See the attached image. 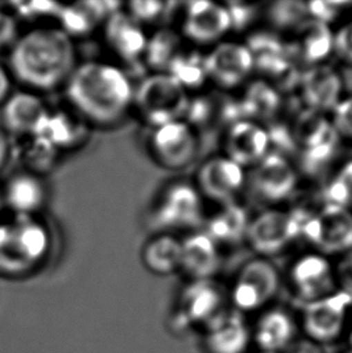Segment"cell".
I'll return each mask as SVG.
<instances>
[{
    "instance_id": "cell-1",
    "label": "cell",
    "mask_w": 352,
    "mask_h": 353,
    "mask_svg": "<svg viewBox=\"0 0 352 353\" xmlns=\"http://www.w3.org/2000/svg\"><path fill=\"white\" fill-rule=\"evenodd\" d=\"M77 68L70 37L57 28H38L17 39L10 53V69L24 85L48 91L66 83Z\"/></svg>"
},
{
    "instance_id": "cell-2",
    "label": "cell",
    "mask_w": 352,
    "mask_h": 353,
    "mask_svg": "<svg viewBox=\"0 0 352 353\" xmlns=\"http://www.w3.org/2000/svg\"><path fill=\"white\" fill-rule=\"evenodd\" d=\"M66 86L68 99L79 114L95 123H115L133 105L134 88L129 77L108 63L77 65Z\"/></svg>"
},
{
    "instance_id": "cell-3",
    "label": "cell",
    "mask_w": 352,
    "mask_h": 353,
    "mask_svg": "<svg viewBox=\"0 0 352 353\" xmlns=\"http://www.w3.org/2000/svg\"><path fill=\"white\" fill-rule=\"evenodd\" d=\"M48 248V230L33 216H17L11 223H0V272L27 274L43 262Z\"/></svg>"
},
{
    "instance_id": "cell-4",
    "label": "cell",
    "mask_w": 352,
    "mask_h": 353,
    "mask_svg": "<svg viewBox=\"0 0 352 353\" xmlns=\"http://www.w3.org/2000/svg\"><path fill=\"white\" fill-rule=\"evenodd\" d=\"M190 98L167 72H153L134 90L133 105L153 128L185 117Z\"/></svg>"
},
{
    "instance_id": "cell-5",
    "label": "cell",
    "mask_w": 352,
    "mask_h": 353,
    "mask_svg": "<svg viewBox=\"0 0 352 353\" xmlns=\"http://www.w3.org/2000/svg\"><path fill=\"white\" fill-rule=\"evenodd\" d=\"M280 288V276L275 267L264 259L246 263L234 281L229 301L243 314L266 309Z\"/></svg>"
},
{
    "instance_id": "cell-6",
    "label": "cell",
    "mask_w": 352,
    "mask_h": 353,
    "mask_svg": "<svg viewBox=\"0 0 352 353\" xmlns=\"http://www.w3.org/2000/svg\"><path fill=\"white\" fill-rule=\"evenodd\" d=\"M351 303V298L340 291L306 303L300 316L305 338L321 346L338 340L346 328Z\"/></svg>"
},
{
    "instance_id": "cell-7",
    "label": "cell",
    "mask_w": 352,
    "mask_h": 353,
    "mask_svg": "<svg viewBox=\"0 0 352 353\" xmlns=\"http://www.w3.org/2000/svg\"><path fill=\"white\" fill-rule=\"evenodd\" d=\"M198 192L187 182L172 183L161 193L153 211V225L163 232L195 228L203 220Z\"/></svg>"
},
{
    "instance_id": "cell-8",
    "label": "cell",
    "mask_w": 352,
    "mask_h": 353,
    "mask_svg": "<svg viewBox=\"0 0 352 353\" xmlns=\"http://www.w3.org/2000/svg\"><path fill=\"white\" fill-rule=\"evenodd\" d=\"M198 148L195 129L184 119L153 128L150 137L153 158L162 167L172 170L187 167L197 156Z\"/></svg>"
},
{
    "instance_id": "cell-9",
    "label": "cell",
    "mask_w": 352,
    "mask_h": 353,
    "mask_svg": "<svg viewBox=\"0 0 352 353\" xmlns=\"http://www.w3.org/2000/svg\"><path fill=\"white\" fill-rule=\"evenodd\" d=\"M300 232L324 252L352 248V215L344 206L329 203L319 215H303Z\"/></svg>"
},
{
    "instance_id": "cell-10",
    "label": "cell",
    "mask_w": 352,
    "mask_h": 353,
    "mask_svg": "<svg viewBox=\"0 0 352 353\" xmlns=\"http://www.w3.org/2000/svg\"><path fill=\"white\" fill-rule=\"evenodd\" d=\"M227 296L217 282L197 280L186 287L181 296V317L187 323L205 327L227 314Z\"/></svg>"
},
{
    "instance_id": "cell-11",
    "label": "cell",
    "mask_w": 352,
    "mask_h": 353,
    "mask_svg": "<svg viewBox=\"0 0 352 353\" xmlns=\"http://www.w3.org/2000/svg\"><path fill=\"white\" fill-rule=\"evenodd\" d=\"M302 219L303 214L290 215L281 211H268L248 225L246 234L257 252L275 254L300 234Z\"/></svg>"
},
{
    "instance_id": "cell-12",
    "label": "cell",
    "mask_w": 352,
    "mask_h": 353,
    "mask_svg": "<svg viewBox=\"0 0 352 353\" xmlns=\"http://www.w3.org/2000/svg\"><path fill=\"white\" fill-rule=\"evenodd\" d=\"M248 50L258 70L275 79L281 85L291 86L297 81L293 58L298 48L286 46L274 35L261 33L250 38Z\"/></svg>"
},
{
    "instance_id": "cell-13",
    "label": "cell",
    "mask_w": 352,
    "mask_h": 353,
    "mask_svg": "<svg viewBox=\"0 0 352 353\" xmlns=\"http://www.w3.org/2000/svg\"><path fill=\"white\" fill-rule=\"evenodd\" d=\"M291 282L295 294L305 304L338 291L333 269L324 257L314 254L295 263L291 270Z\"/></svg>"
},
{
    "instance_id": "cell-14",
    "label": "cell",
    "mask_w": 352,
    "mask_h": 353,
    "mask_svg": "<svg viewBox=\"0 0 352 353\" xmlns=\"http://www.w3.org/2000/svg\"><path fill=\"white\" fill-rule=\"evenodd\" d=\"M104 23L105 40L117 57L130 64L143 59L148 38L141 24L122 10L110 14Z\"/></svg>"
},
{
    "instance_id": "cell-15",
    "label": "cell",
    "mask_w": 352,
    "mask_h": 353,
    "mask_svg": "<svg viewBox=\"0 0 352 353\" xmlns=\"http://www.w3.org/2000/svg\"><path fill=\"white\" fill-rule=\"evenodd\" d=\"M182 27L187 38L205 43L222 37L232 26L226 8L199 0L187 5Z\"/></svg>"
},
{
    "instance_id": "cell-16",
    "label": "cell",
    "mask_w": 352,
    "mask_h": 353,
    "mask_svg": "<svg viewBox=\"0 0 352 353\" xmlns=\"http://www.w3.org/2000/svg\"><path fill=\"white\" fill-rule=\"evenodd\" d=\"M297 325L289 311L271 307L263 311L251 328L253 343L260 351L282 353L295 340Z\"/></svg>"
},
{
    "instance_id": "cell-17",
    "label": "cell",
    "mask_w": 352,
    "mask_h": 353,
    "mask_svg": "<svg viewBox=\"0 0 352 353\" xmlns=\"http://www.w3.org/2000/svg\"><path fill=\"white\" fill-rule=\"evenodd\" d=\"M253 67V56L248 48L237 43H222L205 57L208 77L222 86L238 85Z\"/></svg>"
},
{
    "instance_id": "cell-18",
    "label": "cell",
    "mask_w": 352,
    "mask_h": 353,
    "mask_svg": "<svg viewBox=\"0 0 352 353\" xmlns=\"http://www.w3.org/2000/svg\"><path fill=\"white\" fill-rule=\"evenodd\" d=\"M297 182L295 172L281 154L263 158L253 175V191L264 201H276L290 196Z\"/></svg>"
},
{
    "instance_id": "cell-19",
    "label": "cell",
    "mask_w": 352,
    "mask_h": 353,
    "mask_svg": "<svg viewBox=\"0 0 352 353\" xmlns=\"http://www.w3.org/2000/svg\"><path fill=\"white\" fill-rule=\"evenodd\" d=\"M121 3L95 0L63 4L58 21L68 37L80 38L92 33L100 23L106 21L110 14L121 10Z\"/></svg>"
},
{
    "instance_id": "cell-20",
    "label": "cell",
    "mask_w": 352,
    "mask_h": 353,
    "mask_svg": "<svg viewBox=\"0 0 352 353\" xmlns=\"http://www.w3.org/2000/svg\"><path fill=\"white\" fill-rule=\"evenodd\" d=\"M181 269L192 279L211 280L219 272L221 258L216 243L206 233H195L181 241Z\"/></svg>"
},
{
    "instance_id": "cell-21",
    "label": "cell",
    "mask_w": 352,
    "mask_h": 353,
    "mask_svg": "<svg viewBox=\"0 0 352 353\" xmlns=\"http://www.w3.org/2000/svg\"><path fill=\"white\" fill-rule=\"evenodd\" d=\"M48 114V108L39 97L28 92H17L4 101V129L33 137Z\"/></svg>"
},
{
    "instance_id": "cell-22",
    "label": "cell",
    "mask_w": 352,
    "mask_h": 353,
    "mask_svg": "<svg viewBox=\"0 0 352 353\" xmlns=\"http://www.w3.org/2000/svg\"><path fill=\"white\" fill-rule=\"evenodd\" d=\"M251 344V328L238 315L227 312L205 330L208 353H248Z\"/></svg>"
},
{
    "instance_id": "cell-23",
    "label": "cell",
    "mask_w": 352,
    "mask_h": 353,
    "mask_svg": "<svg viewBox=\"0 0 352 353\" xmlns=\"http://www.w3.org/2000/svg\"><path fill=\"white\" fill-rule=\"evenodd\" d=\"M243 170L229 158H214L205 163L198 174L200 190L219 201H227L243 183Z\"/></svg>"
},
{
    "instance_id": "cell-24",
    "label": "cell",
    "mask_w": 352,
    "mask_h": 353,
    "mask_svg": "<svg viewBox=\"0 0 352 353\" xmlns=\"http://www.w3.org/2000/svg\"><path fill=\"white\" fill-rule=\"evenodd\" d=\"M269 143L266 130L253 122L238 121L229 130L227 140L229 159L238 165L257 162L264 157Z\"/></svg>"
},
{
    "instance_id": "cell-25",
    "label": "cell",
    "mask_w": 352,
    "mask_h": 353,
    "mask_svg": "<svg viewBox=\"0 0 352 353\" xmlns=\"http://www.w3.org/2000/svg\"><path fill=\"white\" fill-rule=\"evenodd\" d=\"M5 203L17 216H32L46 201V188L40 177L32 172L17 174L5 187Z\"/></svg>"
},
{
    "instance_id": "cell-26",
    "label": "cell",
    "mask_w": 352,
    "mask_h": 353,
    "mask_svg": "<svg viewBox=\"0 0 352 353\" xmlns=\"http://www.w3.org/2000/svg\"><path fill=\"white\" fill-rule=\"evenodd\" d=\"M303 97L311 110H326L337 105L342 80L333 69L316 67L302 77Z\"/></svg>"
},
{
    "instance_id": "cell-27",
    "label": "cell",
    "mask_w": 352,
    "mask_h": 353,
    "mask_svg": "<svg viewBox=\"0 0 352 353\" xmlns=\"http://www.w3.org/2000/svg\"><path fill=\"white\" fill-rule=\"evenodd\" d=\"M181 256V240L168 233L156 235L148 240L141 252L145 268L159 276H167L180 270Z\"/></svg>"
},
{
    "instance_id": "cell-28",
    "label": "cell",
    "mask_w": 352,
    "mask_h": 353,
    "mask_svg": "<svg viewBox=\"0 0 352 353\" xmlns=\"http://www.w3.org/2000/svg\"><path fill=\"white\" fill-rule=\"evenodd\" d=\"M33 137L46 140L57 150L75 148L86 137V128L77 116H70L66 111H48Z\"/></svg>"
},
{
    "instance_id": "cell-29",
    "label": "cell",
    "mask_w": 352,
    "mask_h": 353,
    "mask_svg": "<svg viewBox=\"0 0 352 353\" xmlns=\"http://www.w3.org/2000/svg\"><path fill=\"white\" fill-rule=\"evenodd\" d=\"M180 51L177 34L172 29H159L148 39L143 61L153 72H167L168 67Z\"/></svg>"
},
{
    "instance_id": "cell-30",
    "label": "cell",
    "mask_w": 352,
    "mask_h": 353,
    "mask_svg": "<svg viewBox=\"0 0 352 353\" xmlns=\"http://www.w3.org/2000/svg\"><path fill=\"white\" fill-rule=\"evenodd\" d=\"M248 228L246 212L239 206L228 204L210 221L206 234L214 241L238 243L248 233Z\"/></svg>"
},
{
    "instance_id": "cell-31",
    "label": "cell",
    "mask_w": 352,
    "mask_h": 353,
    "mask_svg": "<svg viewBox=\"0 0 352 353\" xmlns=\"http://www.w3.org/2000/svg\"><path fill=\"white\" fill-rule=\"evenodd\" d=\"M243 117L271 119L280 110V97L266 82L258 81L248 87L244 101L239 103Z\"/></svg>"
},
{
    "instance_id": "cell-32",
    "label": "cell",
    "mask_w": 352,
    "mask_h": 353,
    "mask_svg": "<svg viewBox=\"0 0 352 353\" xmlns=\"http://www.w3.org/2000/svg\"><path fill=\"white\" fill-rule=\"evenodd\" d=\"M302 29V46L300 53L306 62L314 63L329 56L333 48V37L327 24L316 19L305 21Z\"/></svg>"
},
{
    "instance_id": "cell-33",
    "label": "cell",
    "mask_w": 352,
    "mask_h": 353,
    "mask_svg": "<svg viewBox=\"0 0 352 353\" xmlns=\"http://www.w3.org/2000/svg\"><path fill=\"white\" fill-rule=\"evenodd\" d=\"M167 74L174 77L185 90L200 87L208 77L205 57L198 52L180 51L168 67Z\"/></svg>"
},
{
    "instance_id": "cell-34",
    "label": "cell",
    "mask_w": 352,
    "mask_h": 353,
    "mask_svg": "<svg viewBox=\"0 0 352 353\" xmlns=\"http://www.w3.org/2000/svg\"><path fill=\"white\" fill-rule=\"evenodd\" d=\"M331 124L317 115L314 110L302 111L292 125V140L295 148L300 146L303 151L324 138Z\"/></svg>"
},
{
    "instance_id": "cell-35",
    "label": "cell",
    "mask_w": 352,
    "mask_h": 353,
    "mask_svg": "<svg viewBox=\"0 0 352 353\" xmlns=\"http://www.w3.org/2000/svg\"><path fill=\"white\" fill-rule=\"evenodd\" d=\"M338 146V133L334 127H329L324 138L314 143L313 146L303 151L302 163L306 172L315 174L320 172L332 159Z\"/></svg>"
},
{
    "instance_id": "cell-36",
    "label": "cell",
    "mask_w": 352,
    "mask_h": 353,
    "mask_svg": "<svg viewBox=\"0 0 352 353\" xmlns=\"http://www.w3.org/2000/svg\"><path fill=\"white\" fill-rule=\"evenodd\" d=\"M58 150L53 148L46 140L32 137V141L24 150V162L32 174L48 172L55 165L57 159Z\"/></svg>"
},
{
    "instance_id": "cell-37",
    "label": "cell",
    "mask_w": 352,
    "mask_h": 353,
    "mask_svg": "<svg viewBox=\"0 0 352 353\" xmlns=\"http://www.w3.org/2000/svg\"><path fill=\"white\" fill-rule=\"evenodd\" d=\"M308 12L306 3L297 0H282L271 5L269 19L279 28H290L304 23Z\"/></svg>"
},
{
    "instance_id": "cell-38",
    "label": "cell",
    "mask_w": 352,
    "mask_h": 353,
    "mask_svg": "<svg viewBox=\"0 0 352 353\" xmlns=\"http://www.w3.org/2000/svg\"><path fill=\"white\" fill-rule=\"evenodd\" d=\"M63 4L55 1H17L12 3L16 14L21 19L26 21L28 19H46V17H56L62 10Z\"/></svg>"
},
{
    "instance_id": "cell-39",
    "label": "cell",
    "mask_w": 352,
    "mask_h": 353,
    "mask_svg": "<svg viewBox=\"0 0 352 353\" xmlns=\"http://www.w3.org/2000/svg\"><path fill=\"white\" fill-rule=\"evenodd\" d=\"M326 193L331 204L344 208L352 204V162L339 172Z\"/></svg>"
},
{
    "instance_id": "cell-40",
    "label": "cell",
    "mask_w": 352,
    "mask_h": 353,
    "mask_svg": "<svg viewBox=\"0 0 352 353\" xmlns=\"http://www.w3.org/2000/svg\"><path fill=\"white\" fill-rule=\"evenodd\" d=\"M166 11L167 4L162 1H132L128 4L127 14L143 26L161 19Z\"/></svg>"
},
{
    "instance_id": "cell-41",
    "label": "cell",
    "mask_w": 352,
    "mask_h": 353,
    "mask_svg": "<svg viewBox=\"0 0 352 353\" xmlns=\"http://www.w3.org/2000/svg\"><path fill=\"white\" fill-rule=\"evenodd\" d=\"M226 9L231 17V26L235 29H243L256 17L258 5L245 1H231Z\"/></svg>"
},
{
    "instance_id": "cell-42",
    "label": "cell",
    "mask_w": 352,
    "mask_h": 353,
    "mask_svg": "<svg viewBox=\"0 0 352 353\" xmlns=\"http://www.w3.org/2000/svg\"><path fill=\"white\" fill-rule=\"evenodd\" d=\"M348 5L346 1H322V0H316L311 3H306L308 6V12L311 14L314 19L327 24V22L338 14L342 6Z\"/></svg>"
},
{
    "instance_id": "cell-43",
    "label": "cell",
    "mask_w": 352,
    "mask_h": 353,
    "mask_svg": "<svg viewBox=\"0 0 352 353\" xmlns=\"http://www.w3.org/2000/svg\"><path fill=\"white\" fill-rule=\"evenodd\" d=\"M334 276L338 291L343 292L352 299V250L342 258Z\"/></svg>"
},
{
    "instance_id": "cell-44",
    "label": "cell",
    "mask_w": 352,
    "mask_h": 353,
    "mask_svg": "<svg viewBox=\"0 0 352 353\" xmlns=\"http://www.w3.org/2000/svg\"><path fill=\"white\" fill-rule=\"evenodd\" d=\"M17 40V23L14 16L0 11V50L8 48Z\"/></svg>"
},
{
    "instance_id": "cell-45",
    "label": "cell",
    "mask_w": 352,
    "mask_h": 353,
    "mask_svg": "<svg viewBox=\"0 0 352 353\" xmlns=\"http://www.w3.org/2000/svg\"><path fill=\"white\" fill-rule=\"evenodd\" d=\"M335 130L352 137V98L342 101L335 108Z\"/></svg>"
},
{
    "instance_id": "cell-46",
    "label": "cell",
    "mask_w": 352,
    "mask_h": 353,
    "mask_svg": "<svg viewBox=\"0 0 352 353\" xmlns=\"http://www.w3.org/2000/svg\"><path fill=\"white\" fill-rule=\"evenodd\" d=\"M333 48L340 57L352 63V22L345 26L333 39Z\"/></svg>"
},
{
    "instance_id": "cell-47",
    "label": "cell",
    "mask_w": 352,
    "mask_h": 353,
    "mask_svg": "<svg viewBox=\"0 0 352 353\" xmlns=\"http://www.w3.org/2000/svg\"><path fill=\"white\" fill-rule=\"evenodd\" d=\"M282 353H324V351L321 345L303 338V339L295 340L290 345V347H287Z\"/></svg>"
},
{
    "instance_id": "cell-48",
    "label": "cell",
    "mask_w": 352,
    "mask_h": 353,
    "mask_svg": "<svg viewBox=\"0 0 352 353\" xmlns=\"http://www.w3.org/2000/svg\"><path fill=\"white\" fill-rule=\"evenodd\" d=\"M10 141L8 133L3 127H0V168L4 165L9 156Z\"/></svg>"
},
{
    "instance_id": "cell-49",
    "label": "cell",
    "mask_w": 352,
    "mask_h": 353,
    "mask_svg": "<svg viewBox=\"0 0 352 353\" xmlns=\"http://www.w3.org/2000/svg\"><path fill=\"white\" fill-rule=\"evenodd\" d=\"M10 77L4 68L0 67V104H3L9 96Z\"/></svg>"
},
{
    "instance_id": "cell-50",
    "label": "cell",
    "mask_w": 352,
    "mask_h": 353,
    "mask_svg": "<svg viewBox=\"0 0 352 353\" xmlns=\"http://www.w3.org/2000/svg\"><path fill=\"white\" fill-rule=\"evenodd\" d=\"M344 77H345L346 85H348V86L352 90V69H349V70L344 72Z\"/></svg>"
},
{
    "instance_id": "cell-51",
    "label": "cell",
    "mask_w": 352,
    "mask_h": 353,
    "mask_svg": "<svg viewBox=\"0 0 352 353\" xmlns=\"http://www.w3.org/2000/svg\"><path fill=\"white\" fill-rule=\"evenodd\" d=\"M253 353H273V352H266V351H260V350H257V351H255V352Z\"/></svg>"
},
{
    "instance_id": "cell-52",
    "label": "cell",
    "mask_w": 352,
    "mask_h": 353,
    "mask_svg": "<svg viewBox=\"0 0 352 353\" xmlns=\"http://www.w3.org/2000/svg\"><path fill=\"white\" fill-rule=\"evenodd\" d=\"M0 205H1V201H0Z\"/></svg>"
}]
</instances>
